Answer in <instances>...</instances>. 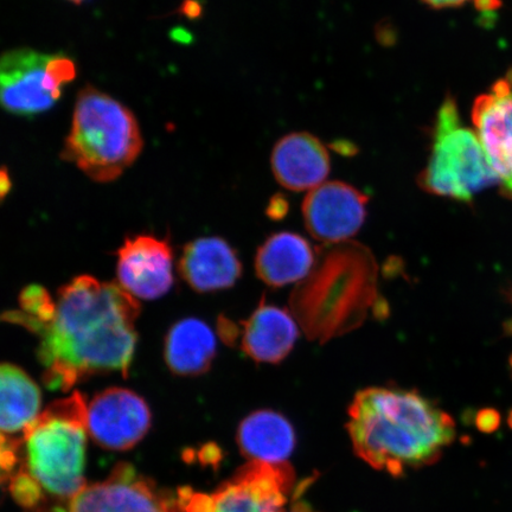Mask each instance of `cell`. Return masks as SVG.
<instances>
[{
    "mask_svg": "<svg viewBox=\"0 0 512 512\" xmlns=\"http://www.w3.org/2000/svg\"><path fill=\"white\" fill-rule=\"evenodd\" d=\"M241 325V349L259 363L284 361L299 337L296 319L286 310L265 302Z\"/></svg>",
    "mask_w": 512,
    "mask_h": 512,
    "instance_id": "cell-16",
    "label": "cell"
},
{
    "mask_svg": "<svg viewBox=\"0 0 512 512\" xmlns=\"http://www.w3.org/2000/svg\"><path fill=\"white\" fill-rule=\"evenodd\" d=\"M119 285L136 299L162 298L174 285V254L168 241L153 235L125 240L118 251Z\"/></svg>",
    "mask_w": 512,
    "mask_h": 512,
    "instance_id": "cell-12",
    "label": "cell"
},
{
    "mask_svg": "<svg viewBox=\"0 0 512 512\" xmlns=\"http://www.w3.org/2000/svg\"><path fill=\"white\" fill-rule=\"evenodd\" d=\"M271 164L278 183L292 191L313 190L330 174L329 151L310 133H291L281 138Z\"/></svg>",
    "mask_w": 512,
    "mask_h": 512,
    "instance_id": "cell-14",
    "label": "cell"
},
{
    "mask_svg": "<svg viewBox=\"0 0 512 512\" xmlns=\"http://www.w3.org/2000/svg\"><path fill=\"white\" fill-rule=\"evenodd\" d=\"M149 405L130 389L112 387L96 394L87 409V431L95 444L127 451L150 431Z\"/></svg>",
    "mask_w": 512,
    "mask_h": 512,
    "instance_id": "cell-9",
    "label": "cell"
},
{
    "mask_svg": "<svg viewBox=\"0 0 512 512\" xmlns=\"http://www.w3.org/2000/svg\"><path fill=\"white\" fill-rule=\"evenodd\" d=\"M376 283L369 249L356 242L338 243L319 255L309 277L293 292V315L307 337L328 342L363 323L376 302Z\"/></svg>",
    "mask_w": 512,
    "mask_h": 512,
    "instance_id": "cell-3",
    "label": "cell"
},
{
    "mask_svg": "<svg viewBox=\"0 0 512 512\" xmlns=\"http://www.w3.org/2000/svg\"><path fill=\"white\" fill-rule=\"evenodd\" d=\"M10 491L16 501L28 509L35 508L43 496L40 486L23 470L10 478Z\"/></svg>",
    "mask_w": 512,
    "mask_h": 512,
    "instance_id": "cell-22",
    "label": "cell"
},
{
    "mask_svg": "<svg viewBox=\"0 0 512 512\" xmlns=\"http://www.w3.org/2000/svg\"><path fill=\"white\" fill-rule=\"evenodd\" d=\"M432 143L430 159L419 176L425 191L466 203L498 183L477 133L463 126L451 96L439 108Z\"/></svg>",
    "mask_w": 512,
    "mask_h": 512,
    "instance_id": "cell-6",
    "label": "cell"
},
{
    "mask_svg": "<svg viewBox=\"0 0 512 512\" xmlns=\"http://www.w3.org/2000/svg\"><path fill=\"white\" fill-rule=\"evenodd\" d=\"M216 345L208 324L201 319L185 318L172 325L165 337V362L178 376L202 375L215 360Z\"/></svg>",
    "mask_w": 512,
    "mask_h": 512,
    "instance_id": "cell-19",
    "label": "cell"
},
{
    "mask_svg": "<svg viewBox=\"0 0 512 512\" xmlns=\"http://www.w3.org/2000/svg\"><path fill=\"white\" fill-rule=\"evenodd\" d=\"M498 424V416L495 412L485 411L478 415V426L484 431L494 430Z\"/></svg>",
    "mask_w": 512,
    "mask_h": 512,
    "instance_id": "cell-24",
    "label": "cell"
},
{
    "mask_svg": "<svg viewBox=\"0 0 512 512\" xmlns=\"http://www.w3.org/2000/svg\"><path fill=\"white\" fill-rule=\"evenodd\" d=\"M422 3H425L428 6H431L433 9H448V8H457V6L463 5L467 2V0H421Z\"/></svg>",
    "mask_w": 512,
    "mask_h": 512,
    "instance_id": "cell-26",
    "label": "cell"
},
{
    "mask_svg": "<svg viewBox=\"0 0 512 512\" xmlns=\"http://www.w3.org/2000/svg\"><path fill=\"white\" fill-rule=\"evenodd\" d=\"M293 472L285 464L252 462L213 497L215 512H284Z\"/></svg>",
    "mask_w": 512,
    "mask_h": 512,
    "instance_id": "cell-11",
    "label": "cell"
},
{
    "mask_svg": "<svg viewBox=\"0 0 512 512\" xmlns=\"http://www.w3.org/2000/svg\"><path fill=\"white\" fill-rule=\"evenodd\" d=\"M219 335L222 341L228 345H234L238 338L241 337V330L232 320L221 316L219 318Z\"/></svg>",
    "mask_w": 512,
    "mask_h": 512,
    "instance_id": "cell-23",
    "label": "cell"
},
{
    "mask_svg": "<svg viewBox=\"0 0 512 512\" xmlns=\"http://www.w3.org/2000/svg\"><path fill=\"white\" fill-rule=\"evenodd\" d=\"M0 183H2V185H0V190H2V198L4 200L5 196L8 195V192L11 189V179L9 171L8 169L5 168V166L2 170V182Z\"/></svg>",
    "mask_w": 512,
    "mask_h": 512,
    "instance_id": "cell-28",
    "label": "cell"
},
{
    "mask_svg": "<svg viewBox=\"0 0 512 512\" xmlns=\"http://www.w3.org/2000/svg\"><path fill=\"white\" fill-rule=\"evenodd\" d=\"M0 427L4 435L24 432L40 415L41 389L22 368L3 363L0 368Z\"/></svg>",
    "mask_w": 512,
    "mask_h": 512,
    "instance_id": "cell-20",
    "label": "cell"
},
{
    "mask_svg": "<svg viewBox=\"0 0 512 512\" xmlns=\"http://www.w3.org/2000/svg\"><path fill=\"white\" fill-rule=\"evenodd\" d=\"M87 403L79 392L51 405L23 432V471L55 501L68 505L86 488Z\"/></svg>",
    "mask_w": 512,
    "mask_h": 512,
    "instance_id": "cell-5",
    "label": "cell"
},
{
    "mask_svg": "<svg viewBox=\"0 0 512 512\" xmlns=\"http://www.w3.org/2000/svg\"><path fill=\"white\" fill-rule=\"evenodd\" d=\"M55 312L56 302L46 288L30 285L19 294V310L5 312L3 320L22 325L37 335L54 319Z\"/></svg>",
    "mask_w": 512,
    "mask_h": 512,
    "instance_id": "cell-21",
    "label": "cell"
},
{
    "mask_svg": "<svg viewBox=\"0 0 512 512\" xmlns=\"http://www.w3.org/2000/svg\"><path fill=\"white\" fill-rule=\"evenodd\" d=\"M311 243L294 233H277L268 238L255 256V271L271 287H284L309 277L317 264Z\"/></svg>",
    "mask_w": 512,
    "mask_h": 512,
    "instance_id": "cell-17",
    "label": "cell"
},
{
    "mask_svg": "<svg viewBox=\"0 0 512 512\" xmlns=\"http://www.w3.org/2000/svg\"><path fill=\"white\" fill-rule=\"evenodd\" d=\"M143 146L138 120L125 105L93 86L81 89L61 151L64 162L94 182L110 183L136 162Z\"/></svg>",
    "mask_w": 512,
    "mask_h": 512,
    "instance_id": "cell-4",
    "label": "cell"
},
{
    "mask_svg": "<svg viewBox=\"0 0 512 512\" xmlns=\"http://www.w3.org/2000/svg\"><path fill=\"white\" fill-rule=\"evenodd\" d=\"M509 424H510V426L512 428V412L510 413V416H509Z\"/></svg>",
    "mask_w": 512,
    "mask_h": 512,
    "instance_id": "cell-31",
    "label": "cell"
},
{
    "mask_svg": "<svg viewBox=\"0 0 512 512\" xmlns=\"http://www.w3.org/2000/svg\"><path fill=\"white\" fill-rule=\"evenodd\" d=\"M287 211V203L284 201V198H274L272 200L270 207H268L267 214L272 217V219H281L286 214Z\"/></svg>",
    "mask_w": 512,
    "mask_h": 512,
    "instance_id": "cell-25",
    "label": "cell"
},
{
    "mask_svg": "<svg viewBox=\"0 0 512 512\" xmlns=\"http://www.w3.org/2000/svg\"><path fill=\"white\" fill-rule=\"evenodd\" d=\"M238 444L252 462L284 464L296 445V434L285 416L261 409L249 414L239 426Z\"/></svg>",
    "mask_w": 512,
    "mask_h": 512,
    "instance_id": "cell-18",
    "label": "cell"
},
{
    "mask_svg": "<svg viewBox=\"0 0 512 512\" xmlns=\"http://www.w3.org/2000/svg\"><path fill=\"white\" fill-rule=\"evenodd\" d=\"M179 273L192 290L208 293L235 285L242 274L238 253L221 238H201L184 247Z\"/></svg>",
    "mask_w": 512,
    "mask_h": 512,
    "instance_id": "cell-15",
    "label": "cell"
},
{
    "mask_svg": "<svg viewBox=\"0 0 512 512\" xmlns=\"http://www.w3.org/2000/svg\"><path fill=\"white\" fill-rule=\"evenodd\" d=\"M68 2H72L74 4H81V3L85 2V0H68Z\"/></svg>",
    "mask_w": 512,
    "mask_h": 512,
    "instance_id": "cell-30",
    "label": "cell"
},
{
    "mask_svg": "<svg viewBox=\"0 0 512 512\" xmlns=\"http://www.w3.org/2000/svg\"><path fill=\"white\" fill-rule=\"evenodd\" d=\"M139 315L138 300L117 283L80 275L61 287L54 319L37 334L44 384L68 392L94 375L127 376Z\"/></svg>",
    "mask_w": 512,
    "mask_h": 512,
    "instance_id": "cell-1",
    "label": "cell"
},
{
    "mask_svg": "<svg viewBox=\"0 0 512 512\" xmlns=\"http://www.w3.org/2000/svg\"><path fill=\"white\" fill-rule=\"evenodd\" d=\"M68 512H182V502L124 463L104 482L87 485Z\"/></svg>",
    "mask_w": 512,
    "mask_h": 512,
    "instance_id": "cell-8",
    "label": "cell"
},
{
    "mask_svg": "<svg viewBox=\"0 0 512 512\" xmlns=\"http://www.w3.org/2000/svg\"><path fill=\"white\" fill-rule=\"evenodd\" d=\"M288 512H313V510L305 502H297Z\"/></svg>",
    "mask_w": 512,
    "mask_h": 512,
    "instance_id": "cell-29",
    "label": "cell"
},
{
    "mask_svg": "<svg viewBox=\"0 0 512 512\" xmlns=\"http://www.w3.org/2000/svg\"><path fill=\"white\" fill-rule=\"evenodd\" d=\"M368 197L343 182H325L309 192L303 203L306 229L324 243L347 242L367 217Z\"/></svg>",
    "mask_w": 512,
    "mask_h": 512,
    "instance_id": "cell-10",
    "label": "cell"
},
{
    "mask_svg": "<svg viewBox=\"0 0 512 512\" xmlns=\"http://www.w3.org/2000/svg\"><path fill=\"white\" fill-rule=\"evenodd\" d=\"M479 10H496L501 8V0H475Z\"/></svg>",
    "mask_w": 512,
    "mask_h": 512,
    "instance_id": "cell-27",
    "label": "cell"
},
{
    "mask_svg": "<svg viewBox=\"0 0 512 512\" xmlns=\"http://www.w3.org/2000/svg\"><path fill=\"white\" fill-rule=\"evenodd\" d=\"M349 418L357 456L394 476L435 462L456 437L451 416L415 390L363 389L351 402Z\"/></svg>",
    "mask_w": 512,
    "mask_h": 512,
    "instance_id": "cell-2",
    "label": "cell"
},
{
    "mask_svg": "<svg viewBox=\"0 0 512 512\" xmlns=\"http://www.w3.org/2000/svg\"><path fill=\"white\" fill-rule=\"evenodd\" d=\"M76 78V64L63 54L30 48L6 51L0 62V98L6 112L36 117L61 99L63 87Z\"/></svg>",
    "mask_w": 512,
    "mask_h": 512,
    "instance_id": "cell-7",
    "label": "cell"
},
{
    "mask_svg": "<svg viewBox=\"0 0 512 512\" xmlns=\"http://www.w3.org/2000/svg\"><path fill=\"white\" fill-rule=\"evenodd\" d=\"M472 121L503 194L512 200V72L478 96Z\"/></svg>",
    "mask_w": 512,
    "mask_h": 512,
    "instance_id": "cell-13",
    "label": "cell"
}]
</instances>
